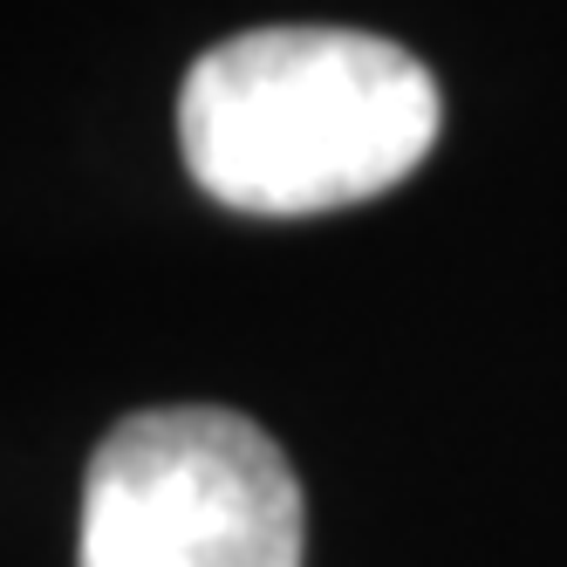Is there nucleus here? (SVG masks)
Masks as SVG:
<instances>
[{
  "label": "nucleus",
  "mask_w": 567,
  "mask_h": 567,
  "mask_svg": "<svg viewBox=\"0 0 567 567\" xmlns=\"http://www.w3.org/2000/svg\"><path fill=\"white\" fill-rule=\"evenodd\" d=\"M431 69L362 28H254L178 90L192 185L247 219H315L403 185L437 144Z\"/></svg>",
  "instance_id": "f257e3e1"
},
{
  "label": "nucleus",
  "mask_w": 567,
  "mask_h": 567,
  "mask_svg": "<svg viewBox=\"0 0 567 567\" xmlns=\"http://www.w3.org/2000/svg\"><path fill=\"white\" fill-rule=\"evenodd\" d=\"M75 567H301V478L239 411H137L90 458Z\"/></svg>",
  "instance_id": "f03ea898"
}]
</instances>
